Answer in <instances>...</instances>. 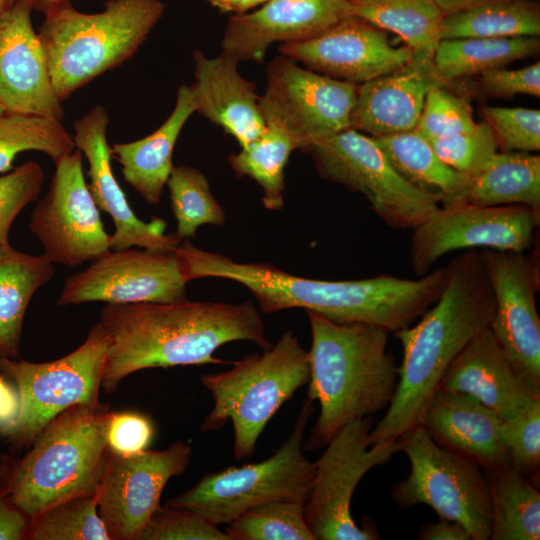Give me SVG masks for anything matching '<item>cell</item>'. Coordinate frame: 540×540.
Masks as SVG:
<instances>
[{
	"label": "cell",
	"instance_id": "f907efd6",
	"mask_svg": "<svg viewBox=\"0 0 540 540\" xmlns=\"http://www.w3.org/2000/svg\"><path fill=\"white\" fill-rule=\"evenodd\" d=\"M421 540H472L469 532L458 522L439 519L436 523L424 524L419 532Z\"/></svg>",
	"mask_w": 540,
	"mask_h": 540
},
{
	"label": "cell",
	"instance_id": "6f0895ef",
	"mask_svg": "<svg viewBox=\"0 0 540 540\" xmlns=\"http://www.w3.org/2000/svg\"><path fill=\"white\" fill-rule=\"evenodd\" d=\"M3 111H4V110H3V108H2L1 105H0V113L3 112Z\"/></svg>",
	"mask_w": 540,
	"mask_h": 540
},
{
	"label": "cell",
	"instance_id": "bcb514c9",
	"mask_svg": "<svg viewBox=\"0 0 540 540\" xmlns=\"http://www.w3.org/2000/svg\"><path fill=\"white\" fill-rule=\"evenodd\" d=\"M154 434L150 418L137 412H109L105 436L108 450L130 455L148 449Z\"/></svg>",
	"mask_w": 540,
	"mask_h": 540
},
{
	"label": "cell",
	"instance_id": "f5cc1de1",
	"mask_svg": "<svg viewBox=\"0 0 540 540\" xmlns=\"http://www.w3.org/2000/svg\"><path fill=\"white\" fill-rule=\"evenodd\" d=\"M439 9L446 14L466 10L482 4L500 0H433Z\"/></svg>",
	"mask_w": 540,
	"mask_h": 540
},
{
	"label": "cell",
	"instance_id": "f1b7e54d",
	"mask_svg": "<svg viewBox=\"0 0 540 540\" xmlns=\"http://www.w3.org/2000/svg\"><path fill=\"white\" fill-rule=\"evenodd\" d=\"M53 275V263L44 255L20 252L10 244L0 248V357L18 359L28 305Z\"/></svg>",
	"mask_w": 540,
	"mask_h": 540
},
{
	"label": "cell",
	"instance_id": "6da1fadb",
	"mask_svg": "<svg viewBox=\"0 0 540 540\" xmlns=\"http://www.w3.org/2000/svg\"><path fill=\"white\" fill-rule=\"evenodd\" d=\"M177 253L188 281L237 282L253 294L263 312L302 308L335 323H365L389 333L418 319L439 298L447 279L446 266L416 279L387 274L338 281L306 278L267 263L234 261L199 249L188 239Z\"/></svg>",
	"mask_w": 540,
	"mask_h": 540
},
{
	"label": "cell",
	"instance_id": "8d00e7d4",
	"mask_svg": "<svg viewBox=\"0 0 540 540\" xmlns=\"http://www.w3.org/2000/svg\"><path fill=\"white\" fill-rule=\"evenodd\" d=\"M166 185L176 219L175 235L180 240L195 237L202 225L222 226L225 223V211L200 170L186 165L174 166Z\"/></svg>",
	"mask_w": 540,
	"mask_h": 540
},
{
	"label": "cell",
	"instance_id": "7c38bea8",
	"mask_svg": "<svg viewBox=\"0 0 540 540\" xmlns=\"http://www.w3.org/2000/svg\"><path fill=\"white\" fill-rule=\"evenodd\" d=\"M308 151L320 176L362 194L391 227L414 229L439 207L396 171L373 137L353 128L316 142Z\"/></svg>",
	"mask_w": 540,
	"mask_h": 540
},
{
	"label": "cell",
	"instance_id": "e575fe53",
	"mask_svg": "<svg viewBox=\"0 0 540 540\" xmlns=\"http://www.w3.org/2000/svg\"><path fill=\"white\" fill-rule=\"evenodd\" d=\"M265 132L248 146L228 158L237 176L255 180L262 189V203L271 211L284 206L285 168L297 145L282 127L265 123Z\"/></svg>",
	"mask_w": 540,
	"mask_h": 540
},
{
	"label": "cell",
	"instance_id": "4dcf8cb0",
	"mask_svg": "<svg viewBox=\"0 0 540 540\" xmlns=\"http://www.w3.org/2000/svg\"><path fill=\"white\" fill-rule=\"evenodd\" d=\"M467 202L526 205L540 210V157L529 152L498 151L470 177Z\"/></svg>",
	"mask_w": 540,
	"mask_h": 540
},
{
	"label": "cell",
	"instance_id": "ba28073f",
	"mask_svg": "<svg viewBox=\"0 0 540 540\" xmlns=\"http://www.w3.org/2000/svg\"><path fill=\"white\" fill-rule=\"evenodd\" d=\"M313 412V402L306 398L291 434L269 458L206 474L166 505L192 510L219 526L269 501L306 504L315 465L304 455L303 438Z\"/></svg>",
	"mask_w": 540,
	"mask_h": 540
},
{
	"label": "cell",
	"instance_id": "3957f363",
	"mask_svg": "<svg viewBox=\"0 0 540 540\" xmlns=\"http://www.w3.org/2000/svg\"><path fill=\"white\" fill-rule=\"evenodd\" d=\"M446 269V283L436 302L415 325L395 332L403 350L398 385L384 416L370 431V445L397 441L421 425L451 363L490 326L495 299L479 251L461 252Z\"/></svg>",
	"mask_w": 540,
	"mask_h": 540
},
{
	"label": "cell",
	"instance_id": "836d02e7",
	"mask_svg": "<svg viewBox=\"0 0 540 540\" xmlns=\"http://www.w3.org/2000/svg\"><path fill=\"white\" fill-rule=\"evenodd\" d=\"M535 0H500L444 15L440 39L539 37Z\"/></svg>",
	"mask_w": 540,
	"mask_h": 540
},
{
	"label": "cell",
	"instance_id": "1f68e13d",
	"mask_svg": "<svg viewBox=\"0 0 540 540\" xmlns=\"http://www.w3.org/2000/svg\"><path fill=\"white\" fill-rule=\"evenodd\" d=\"M482 470L490 492V539L538 540L540 494L537 488L510 464Z\"/></svg>",
	"mask_w": 540,
	"mask_h": 540
},
{
	"label": "cell",
	"instance_id": "ffe728a7",
	"mask_svg": "<svg viewBox=\"0 0 540 540\" xmlns=\"http://www.w3.org/2000/svg\"><path fill=\"white\" fill-rule=\"evenodd\" d=\"M109 119L103 106L93 107L74 123L73 141L88 161V188L96 205L113 220L111 250L176 247L181 240L175 233L165 234L167 223L164 219L154 217L146 222L131 209L111 166L112 152L107 140Z\"/></svg>",
	"mask_w": 540,
	"mask_h": 540
},
{
	"label": "cell",
	"instance_id": "d4e9b609",
	"mask_svg": "<svg viewBox=\"0 0 540 540\" xmlns=\"http://www.w3.org/2000/svg\"><path fill=\"white\" fill-rule=\"evenodd\" d=\"M436 84L433 65L412 60L404 68L357 87L350 128L373 138L416 128L425 98Z\"/></svg>",
	"mask_w": 540,
	"mask_h": 540
},
{
	"label": "cell",
	"instance_id": "60d3db41",
	"mask_svg": "<svg viewBox=\"0 0 540 540\" xmlns=\"http://www.w3.org/2000/svg\"><path fill=\"white\" fill-rule=\"evenodd\" d=\"M509 464L525 478H536L540 466V398L500 424Z\"/></svg>",
	"mask_w": 540,
	"mask_h": 540
},
{
	"label": "cell",
	"instance_id": "d590c367",
	"mask_svg": "<svg viewBox=\"0 0 540 540\" xmlns=\"http://www.w3.org/2000/svg\"><path fill=\"white\" fill-rule=\"evenodd\" d=\"M74 149L73 136L59 119L0 113V173L11 171L16 156L24 151L45 153L55 162Z\"/></svg>",
	"mask_w": 540,
	"mask_h": 540
},
{
	"label": "cell",
	"instance_id": "f546056e",
	"mask_svg": "<svg viewBox=\"0 0 540 540\" xmlns=\"http://www.w3.org/2000/svg\"><path fill=\"white\" fill-rule=\"evenodd\" d=\"M351 15L391 31L411 49L412 60L433 65L444 13L433 0H359Z\"/></svg>",
	"mask_w": 540,
	"mask_h": 540
},
{
	"label": "cell",
	"instance_id": "7bdbcfd3",
	"mask_svg": "<svg viewBox=\"0 0 540 540\" xmlns=\"http://www.w3.org/2000/svg\"><path fill=\"white\" fill-rule=\"evenodd\" d=\"M483 120L491 127L502 152L540 149V111L522 107L486 106Z\"/></svg>",
	"mask_w": 540,
	"mask_h": 540
},
{
	"label": "cell",
	"instance_id": "c3c4849f",
	"mask_svg": "<svg viewBox=\"0 0 540 540\" xmlns=\"http://www.w3.org/2000/svg\"><path fill=\"white\" fill-rule=\"evenodd\" d=\"M29 519L3 494L0 487V540L27 539Z\"/></svg>",
	"mask_w": 540,
	"mask_h": 540
},
{
	"label": "cell",
	"instance_id": "d6a6232c",
	"mask_svg": "<svg viewBox=\"0 0 540 540\" xmlns=\"http://www.w3.org/2000/svg\"><path fill=\"white\" fill-rule=\"evenodd\" d=\"M538 37L442 39L433 56V71L442 84L536 55Z\"/></svg>",
	"mask_w": 540,
	"mask_h": 540
},
{
	"label": "cell",
	"instance_id": "30bf717a",
	"mask_svg": "<svg viewBox=\"0 0 540 540\" xmlns=\"http://www.w3.org/2000/svg\"><path fill=\"white\" fill-rule=\"evenodd\" d=\"M108 338L98 321L85 341L59 359L32 363L0 357V370L16 384L20 398L17 422L8 434L19 449L30 447L57 415L78 404H98Z\"/></svg>",
	"mask_w": 540,
	"mask_h": 540
},
{
	"label": "cell",
	"instance_id": "9f6ffc18",
	"mask_svg": "<svg viewBox=\"0 0 540 540\" xmlns=\"http://www.w3.org/2000/svg\"><path fill=\"white\" fill-rule=\"evenodd\" d=\"M346 1H348L350 3H353V2H356V1H359V0H346Z\"/></svg>",
	"mask_w": 540,
	"mask_h": 540
},
{
	"label": "cell",
	"instance_id": "8992f818",
	"mask_svg": "<svg viewBox=\"0 0 540 540\" xmlns=\"http://www.w3.org/2000/svg\"><path fill=\"white\" fill-rule=\"evenodd\" d=\"M164 9L161 0H108L97 13L70 3L46 15L38 35L60 101L132 57Z\"/></svg>",
	"mask_w": 540,
	"mask_h": 540
},
{
	"label": "cell",
	"instance_id": "816d5d0a",
	"mask_svg": "<svg viewBox=\"0 0 540 540\" xmlns=\"http://www.w3.org/2000/svg\"><path fill=\"white\" fill-rule=\"evenodd\" d=\"M209 4L224 13L243 14L258 5H262L264 0H206Z\"/></svg>",
	"mask_w": 540,
	"mask_h": 540
},
{
	"label": "cell",
	"instance_id": "4316f807",
	"mask_svg": "<svg viewBox=\"0 0 540 540\" xmlns=\"http://www.w3.org/2000/svg\"><path fill=\"white\" fill-rule=\"evenodd\" d=\"M196 112L190 86L177 90L176 104L167 120L150 135L136 141L115 143L112 157L121 165L124 180L151 205H158L172 171L173 151L182 128Z\"/></svg>",
	"mask_w": 540,
	"mask_h": 540
},
{
	"label": "cell",
	"instance_id": "e0dca14e",
	"mask_svg": "<svg viewBox=\"0 0 540 540\" xmlns=\"http://www.w3.org/2000/svg\"><path fill=\"white\" fill-rule=\"evenodd\" d=\"M187 283L176 247L109 250L66 278L57 304L175 302L186 299Z\"/></svg>",
	"mask_w": 540,
	"mask_h": 540
},
{
	"label": "cell",
	"instance_id": "277c9868",
	"mask_svg": "<svg viewBox=\"0 0 540 540\" xmlns=\"http://www.w3.org/2000/svg\"><path fill=\"white\" fill-rule=\"evenodd\" d=\"M311 329L307 399L320 412L304 451L325 447L351 421L387 409L398 385L389 332L365 323H335L306 311Z\"/></svg>",
	"mask_w": 540,
	"mask_h": 540
},
{
	"label": "cell",
	"instance_id": "ee69618b",
	"mask_svg": "<svg viewBox=\"0 0 540 540\" xmlns=\"http://www.w3.org/2000/svg\"><path fill=\"white\" fill-rule=\"evenodd\" d=\"M45 174L42 167L28 161L0 176V248L9 243L10 228L20 212L38 200Z\"/></svg>",
	"mask_w": 540,
	"mask_h": 540
},
{
	"label": "cell",
	"instance_id": "603a6c76",
	"mask_svg": "<svg viewBox=\"0 0 540 540\" xmlns=\"http://www.w3.org/2000/svg\"><path fill=\"white\" fill-rule=\"evenodd\" d=\"M194 83L190 86L196 112L232 135L241 148L266 129L255 85L238 72L239 61L222 52L214 58L193 52Z\"/></svg>",
	"mask_w": 540,
	"mask_h": 540
},
{
	"label": "cell",
	"instance_id": "db71d44e",
	"mask_svg": "<svg viewBox=\"0 0 540 540\" xmlns=\"http://www.w3.org/2000/svg\"><path fill=\"white\" fill-rule=\"evenodd\" d=\"M33 10L43 13L45 16L70 4V0H26Z\"/></svg>",
	"mask_w": 540,
	"mask_h": 540
},
{
	"label": "cell",
	"instance_id": "44dd1931",
	"mask_svg": "<svg viewBox=\"0 0 540 540\" xmlns=\"http://www.w3.org/2000/svg\"><path fill=\"white\" fill-rule=\"evenodd\" d=\"M26 0L0 18V105L6 112L62 120L64 110L50 76L48 57Z\"/></svg>",
	"mask_w": 540,
	"mask_h": 540
},
{
	"label": "cell",
	"instance_id": "52a82bcc",
	"mask_svg": "<svg viewBox=\"0 0 540 540\" xmlns=\"http://www.w3.org/2000/svg\"><path fill=\"white\" fill-rule=\"evenodd\" d=\"M232 368L200 377L211 393L213 407L201 423V431L221 429L231 420L234 456L250 458L265 426L283 403L306 385L310 377L309 353L293 330L261 354L232 363Z\"/></svg>",
	"mask_w": 540,
	"mask_h": 540
},
{
	"label": "cell",
	"instance_id": "f35d334b",
	"mask_svg": "<svg viewBox=\"0 0 540 540\" xmlns=\"http://www.w3.org/2000/svg\"><path fill=\"white\" fill-rule=\"evenodd\" d=\"M31 540H110L98 514L95 496L75 497L29 520Z\"/></svg>",
	"mask_w": 540,
	"mask_h": 540
},
{
	"label": "cell",
	"instance_id": "5b68a950",
	"mask_svg": "<svg viewBox=\"0 0 540 540\" xmlns=\"http://www.w3.org/2000/svg\"><path fill=\"white\" fill-rule=\"evenodd\" d=\"M108 406L78 404L52 419L20 459L1 463L0 487L29 520L63 501L95 496L109 450Z\"/></svg>",
	"mask_w": 540,
	"mask_h": 540
},
{
	"label": "cell",
	"instance_id": "2e32d148",
	"mask_svg": "<svg viewBox=\"0 0 540 540\" xmlns=\"http://www.w3.org/2000/svg\"><path fill=\"white\" fill-rule=\"evenodd\" d=\"M479 253L495 299L489 328L516 375L534 397H540L538 263L527 252L482 249Z\"/></svg>",
	"mask_w": 540,
	"mask_h": 540
},
{
	"label": "cell",
	"instance_id": "9c48e42d",
	"mask_svg": "<svg viewBox=\"0 0 540 540\" xmlns=\"http://www.w3.org/2000/svg\"><path fill=\"white\" fill-rule=\"evenodd\" d=\"M410 473L395 483L391 496L400 508L425 504L439 519L458 522L472 540L491 537V501L483 470L469 459L439 446L422 426L398 438Z\"/></svg>",
	"mask_w": 540,
	"mask_h": 540
},
{
	"label": "cell",
	"instance_id": "11a10c76",
	"mask_svg": "<svg viewBox=\"0 0 540 540\" xmlns=\"http://www.w3.org/2000/svg\"><path fill=\"white\" fill-rule=\"evenodd\" d=\"M17 0H0V18L9 11Z\"/></svg>",
	"mask_w": 540,
	"mask_h": 540
},
{
	"label": "cell",
	"instance_id": "ab89813d",
	"mask_svg": "<svg viewBox=\"0 0 540 540\" xmlns=\"http://www.w3.org/2000/svg\"><path fill=\"white\" fill-rule=\"evenodd\" d=\"M469 101L436 84L428 91L416 130L432 141L474 129Z\"/></svg>",
	"mask_w": 540,
	"mask_h": 540
},
{
	"label": "cell",
	"instance_id": "9a60e30c",
	"mask_svg": "<svg viewBox=\"0 0 540 540\" xmlns=\"http://www.w3.org/2000/svg\"><path fill=\"white\" fill-rule=\"evenodd\" d=\"M83 154L74 149L56 160L49 189L31 212L28 227L52 263L79 266L111 250L83 173Z\"/></svg>",
	"mask_w": 540,
	"mask_h": 540
},
{
	"label": "cell",
	"instance_id": "f6af8a7d",
	"mask_svg": "<svg viewBox=\"0 0 540 540\" xmlns=\"http://www.w3.org/2000/svg\"><path fill=\"white\" fill-rule=\"evenodd\" d=\"M138 540H230L200 514L166 505L154 513Z\"/></svg>",
	"mask_w": 540,
	"mask_h": 540
},
{
	"label": "cell",
	"instance_id": "d6986e66",
	"mask_svg": "<svg viewBox=\"0 0 540 540\" xmlns=\"http://www.w3.org/2000/svg\"><path fill=\"white\" fill-rule=\"evenodd\" d=\"M278 50L310 70L356 85L398 71L413 58L407 45L395 47L385 30L354 15L309 39L281 43Z\"/></svg>",
	"mask_w": 540,
	"mask_h": 540
},
{
	"label": "cell",
	"instance_id": "cb8c5ba5",
	"mask_svg": "<svg viewBox=\"0 0 540 540\" xmlns=\"http://www.w3.org/2000/svg\"><path fill=\"white\" fill-rule=\"evenodd\" d=\"M501 418L470 395L437 389L421 425L442 448L461 455L481 469L509 464L500 437Z\"/></svg>",
	"mask_w": 540,
	"mask_h": 540
},
{
	"label": "cell",
	"instance_id": "7dc6e473",
	"mask_svg": "<svg viewBox=\"0 0 540 540\" xmlns=\"http://www.w3.org/2000/svg\"><path fill=\"white\" fill-rule=\"evenodd\" d=\"M481 89L494 97L511 98L526 94L540 96V62L521 69L497 68L479 75Z\"/></svg>",
	"mask_w": 540,
	"mask_h": 540
},
{
	"label": "cell",
	"instance_id": "7a4b0ae2",
	"mask_svg": "<svg viewBox=\"0 0 540 540\" xmlns=\"http://www.w3.org/2000/svg\"><path fill=\"white\" fill-rule=\"evenodd\" d=\"M99 322L108 338L101 385L107 394L140 370L227 363L213 354L230 342L250 341L263 350L272 346L250 300L106 304Z\"/></svg>",
	"mask_w": 540,
	"mask_h": 540
},
{
	"label": "cell",
	"instance_id": "b9f144b4",
	"mask_svg": "<svg viewBox=\"0 0 540 540\" xmlns=\"http://www.w3.org/2000/svg\"><path fill=\"white\" fill-rule=\"evenodd\" d=\"M429 142L441 160L469 177L478 173L499 151L495 135L484 120L470 131Z\"/></svg>",
	"mask_w": 540,
	"mask_h": 540
},
{
	"label": "cell",
	"instance_id": "83f0119b",
	"mask_svg": "<svg viewBox=\"0 0 540 540\" xmlns=\"http://www.w3.org/2000/svg\"><path fill=\"white\" fill-rule=\"evenodd\" d=\"M374 139L396 171L439 207L467 203L470 177L441 160L416 129Z\"/></svg>",
	"mask_w": 540,
	"mask_h": 540
},
{
	"label": "cell",
	"instance_id": "680465c9",
	"mask_svg": "<svg viewBox=\"0 0 540 540\" xmlns=\"http://www.w3.org/2000/svg\"><path fill=\"white\" fill-rule=\"evenodd\" d=\"M267 1H269V0H264V3L267 2ZM264 3H263V4H264Z\"/></svg>",
	"mask_w": 540,
	"mask_h": 540
},
{
	"label": "cell",
	"instance_id": "ac0fdd59",
	"mask_svg": "<svg viewBox=\"0 0 540 540\" xmlns=\"http://www.w3.org/2000/svg\"><path fill=\"white\" fill-rule=\"evenodd\" d=\"M192 447L176 441L164 450L119 455L109 451L95 499L110 540H138L170 478L188 467Z\"/></svg>",
	"mask_w": 540,
	"mask_h": 540
},
{
	"label": "cell",
	"instance_id": "8fae6325",
	"mask_svg": "<svg viewBox=\"0 0 540 540\" xmlns=\"http://www.w3.org/2000/svg\"><path fill=\"white\" fill-rule=\"evenodd\" d=\"M373 417L343 426L314 462V479L304 516L315 540L379 539L370 524L360 527L351 514L353 493L364 475L400 451L397 441L370 445Z\"/></svg>",
	"mask_w": 540,
	"mask_h": 540
},
{
	"label": "cell",
	"instance_id": "484cf974",
	"mask_svg": "<svg viewBox=\"0 0 540 540\" xmlns=\"http://www.w3.org/2000/svg\"><path fill=\"white\" fill-rule=\"evenodd\" d=\"M437 389L470 395L502 421L540 398L534 397L516 375L489 327L454 359Z\"/></svg>",
	"mask_w": 540,
	"mask_h": 540
},
{
	"label": "cell",
	"instance_id": "5bb4252c",
	"mask_svg": "<svg viewBox=\"0 0 540 540\" xmlns=\"http://www.w3.org/2000/svg\"><path fill=\"white\" fill-rule=\"evenodd\" d=\"M540 222V210L526 205L464 203L438 209L416 226L409 258L417 276L431 271L444 255L460 250L527 252Z\"/></svg>",
	"mask_w": 540,
	"mask_h": 540
},
{
	"label": "cell",
	"instance_id": "7402d4cb",
	"mask_svg": "<svg viewBox=\"0 0 540 540\" xmlns=\"http://www.w3.org/2000/svg\"><path fill=\"white\" fill-rule=\"evenodd\" d=\"M351 15L346 0H269L229 18L222 52L240 61L262 62L269 46L309 39Z\"/></svg>",
	"mask_w": 540,
	"mask_h": 540
},
{
	"label": "cell",
	"instance_id": "74e56055",
	"mask_svg": "<svg viewBox=\"0 0 540 540\" xmlns=\"http://www.w3.org/2000/svg\"><path fill=\"white\" fill-rule=\"evenodd\" d=\"M304 506L288 500L257 505L229 523L225 533L230 540H315Z\"/></svg>",
	"mask_w": 540,
	"mask_h": 540
},
{
	"label": "cell",
	"instance_id": "681fc988",
	"mask_svg": "<svg viewBox=\"0 0 540 540\" xmlns=\"http://www.w3.org/2000/svg\"><path fill=\"white\" fill-rule=\"evenodd\" d=\"M20 412V398L4 377L0 376V432L8 435L15 426Z\"/></svg>",
	"mask_w": 540,
	"mask_h": 540
},
{
	"label": "cell",
	"instance_id": "4fadbf2b",
	"mask_svg": "<svg viewBox=\"0 0 540 540\" xmlns=\"http://www.w3.org/2000/svg\"><path fill=\"white\" fill-rule=\"evenodd\" d=\"M358 85L308 68L283 55L267 68V86L259 99L265 123L285 129L297 149L350 128Z\"/></svg>",
	"mask_w": 540,
	"mask_h": 540
}]
</instances>
